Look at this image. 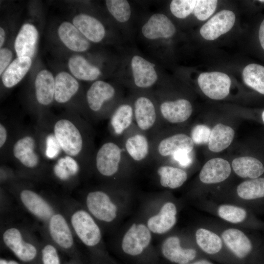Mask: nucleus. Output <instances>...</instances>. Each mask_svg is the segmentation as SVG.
<instances>
[{"label": "nucleus", "mask_w": 264, "mask_h": 264, "mask_svg": "<svg viewBox=\"0 0 264 264\" xmlns=\"http://www.w3.org/2000/svg\"><path fill=\"white\" fill-rule=\"evenodd\" d=\"M222 238L227 247L239 258H243L251 251L250 241L239 229L230 228L225 230L222 234Z\"/></svg>", "instance_id": "nucleus-27"}, {"label": "nucleus", "mask_w": 264, "mask_h": 264, "mask_svg": "<svg viewBox=\"0 0 264 264\" xmlns=\"http://www.w3.org/2000/svg\"><path fill=\"white\" fill-rule=\"evenodd\" d=\"M238 195L242 198L252 200L264 197V177L246 180L237 187Z\"/></svg>", "instance_id": "nucleus-36"}, {"label": "nucleus", "mask_w": 264, "mask_h": 264, "mask_svg": "<svg viewBox=\"0 0 264 264\" xmlns=\"http://www.w3.org/2000/svg\"><path fill=\"white\" fill-rule=\"evenodd\" d=\"M245 84L258 93L264 95V66L256 63L247 65L242 71Z\"/></svg>", "instance_id": "nucleus-34"}, {"label": "nucleus", "mask_w": 264, "mask_h": 264, "mask_svg": "<svg viewBox=\"0 0 264 264\" xmlns=\"http://www.w3.org/2000/svg\"><path fill=\"white\" fill-rule=\"evenodd\" d=\"M130 192L129 184H105L86 191L80 202L102 228L108 227L119 219L122 209L119 202Z\"/></svg>", "instance_id": "nucleus-4"}, {"label": "nucleus", "mask_w": 264, "mask_h": 264, "mask_svg": "<svg viewBox=\"0 0 264 264\" xmlns=\"http://www.w3.org/2000/svg\"><path fill=\"white\" fill-rule=\"evenodd\" d=\"M121 142L135 169L153 163L151 140L135 125L126 133Z\"/></svg>", "instance_id": "nucleus-11"}, {"label": "nucleus", "mask_w": 264, "mask_h": 264, "mask_svg": "<svg viewBox=\"0 0 264 264\" xmlns=\"http://www.w3.org/2000/svg\"><path fill=\"white\" fill-rule=\"evenodd\" d=\"M178 163L182 167H189L193 162L192 152H181L175 154L170 159Z\"/></svg>", "instance_id": "nucleus-43"}, {"label": "nucleus", "mask_w": 264, "mask_h": 264, "mask_svg": "<svg viewBox=\"0 0 264 264\" xmlns=\"http://www.w3.org/2000/svg\"><path fill=\"white\" fill-rule=\"evenodd\" d=\"M106 3L109 11L118 22L128 21L131 16L130 5L126 0H107Z\"/></svg>", "instance_id": "nucleus-38"}, {"label": "nucleus", "mask_w": 264, "mask_h": 264, "mask_svg": "<svg viewBox=\"0 0 264 264\" xmlns=\"http://www.w3.org/2000/svg\"><path fill=\"white\" fill-rule=\"evenodd\" d=\"M10 191L28 213L44 224L59 207L56 204L24 184L13 183Z\"/></svg>", "instance_id": "nucleus-7"}, {"label": "nucleus", "mask_w": 264, "mask_h": 264, "mask_svg": "<svg viewBox=\"0 0 264 264\" xmlns=\"http://www.w3.org/2000/svg\"><path fill=\"white\" fill-rule=\"evenodd\" d=\"M12 154L24 173L34 175L41 172V153L37 138L33 134L27 132L19 136L12 145Z\"/></svg>", "instance_id": "nucleus-9"}, {"label": "nucleus", "mask_w": 264, "mask_h": 264, "mask_svg": "<svg viewBox=\"0 0 264 264\" xmlns=\"http://www.w3.org/2000/svg\"><path fill=\"white\" fill-rule=\"evenodd\" d=\"M61 204L75 237L88 249L90 261L110 260L104 247L102 227L82 203L66 199Z\"/></svg>", "instance_id": "nucleus-2"}, {"label": "nucleus", "mask_w": 264, "mask_h": 264, "mask_svg": "<svg viewBox=\"0 0 264 264\" xmlns=\"http://www.w3.org/2000/svg\"><path fill=\"white\" fill-rule=\"evenodd\" d=\"M155 173L159 185L175 189L181 187L187 180V172L182 168L167 163L156 164Z\"/></svg>", "instance_id": "nucleus-24"}, {"label": "nucleus", "mask_w": 264, "mask_h": 264, "mask_svg": "<svg viewBox=\"0 0 264 264\" xmlns=\"http://www.w3.org/2000/svg\"><path fill=\"white\" fill-rule=\"evenodd\" d=\"M35 95L37 102L43 106L50 105L54 99L55 79L47 70L41 71L35 81Z\"/></svg>", "instance_id": "nucleus-28"}, {"label": "nucleus", "mask_w": 264, "mask_h": 264, "mask_svg": "<svg viewBox=\"0 0 264 264\" xmlns=\"http://www.w3.org/2000/svg\"><path fill=\"white\" fill-rule=\"evenodd\" d=\"M73 23L80 32L90 41L98 43L105 36V30L103 24L89 15L79 14L73 18Z\"/></svg>", "instance_id": "nucleus-25"}, {"label": "nucleus", "mask_w": 264, "mask_h": 264, "mask_svg": "<svg viewBox=\"0 0 264 264\" xmlns=\"http://www.w3.org/2000/svg\"><path fill=\"white\" fill-rule=\"evenodd\" d=\"M176 32V28L170 20L165 15H153L142 28L143 35L151 40L169 38Z\"/></svg>", "instance_id": "nucleus-20"}, {"label": "nucleus", "mask_w": 264, "mask_h": 264, "mask_svg": "<svg viewBox=\"0 0 264 264\" xmlns=\"http://www.w3.org/2000/svg\"><path fill=\"white\" fill-rule=\"evenodd\" d=\"M176 214V205L172 202L166 201L148 216L145 222L152 234H164L175 225Z\"/></svg>", "instance_id": "nucleus-16"}, {"label": "nucleus", "mask_w": 264, "mask_h": 264, "mask_svg": "<svg viewBox=\"0 0 264 264\" xmlns=\"http://www.w3.org/2000/svg\"><path fill=\"white\" fill-rule=\"evenodd\" d=\"M13 54L12 51L8 48H1L0 50V74L9 65V63L12 58Z\"/></svg>", "instance_id": "nucleus-44"}, {"label": "nucleus", "mask_w": 264, "mask_h": 264, "mask_svg": "<svg viewBox=\"0 0 264 264\" xmlns=\"http://www.w3.org/2000/svg\"><path fill=\"white\" fill-rule=\"evenodd\" d=\"M163 256L171 262L177 264H188L196 256V251L193 248H182L178 237L170 236L165 239L161 245Z\"/></svg>", "instance_id": "nucleus-19"}, {"label": "nucleus", "mask_w": 264, "mask_h": 264, "mask_svg": "<svg viewBox=\"0 0 264 264\" xmlns=\"http://www.w3.org/2000/svg\"><path fill=\"white\" fill-rule=\"evenodd\" d=\"M231 171L230 165L228 161L221 158H214L204 165L199 173V177L204 183H217L226 179Z\"/></svg>", "instance_id": "nucleus-22"}, {"label": "nucleus", "mask_w": 264, "mask_h": 264, "mask_svg": "<svg viewBox=\"0 0 264 264\" xmlns=\"http://www.w3.org/2000/svg\"><path fill=\"white\" fill-rule=\"evenodd\" d=\"M38 264H62L58 248L42 235Z\"/></svg>", "instance_id": "nucleus-37"}, {"label": "nucleus", "mask_w": 264, "mask_h": 264, "mask_svg": "<svg viewBox=\"0 0 264 264\" xmlns=\"http://www.w3.org/2000/svg\"><path fill=\"white\" fill-rule=\"evenodd\" d=\"M5 32L2 27L0 28V46L1 47L5 39Z\"/></svg>", "instance_id": "nucleus-49"}, {"label": "nucleus", "mask_w": 264, "mask_h": 264, "mask_svg": "<svg viewBox=\"0 0 264 264\" xmlns=\"http://www.w3.org/2000/svg\"><path fill=\"white\" fill-rule=\"evenodd\" d=\"M257 37L261 50L264 52V18L261 21L259 25Z\"/></svg>", "instance_id": "nucleus-45"}, {"label": "nucleus", "mask_w": 264, "mask_h": 264, "mask_svg": "<svg viewBox=\"0 0 264 264\" xmlns=\"http://www.w3.org/2000/svg\"><path fill=\"white\" fill-rule=\"evenodd\" d=\"M68 65L72 74L78 79L91 81L96 79L101 74L97 67L91 65L80 56L70 58Z\"/></svg>", "instance_id": "nucleus-33"}, {"label": "nucleus", "mask_w": 264, "mask_h": 264, "mask_svg": "<svg viewBox=\"0 0 264 264\" xmlns=\"http://www.w3.org/2000/svg\"><path fill=\"white\" fill-rule=\"evenodd\" d=\"M235 19V15L232 11L221 10L201 26L200 34L205 40H214L231 29Z\"/></svg>", "instance_id": "nucleus-18"}, {"label": "nucleus", "mask_w": 264, "mask_h": 264, "mask_svg": "<svg viewBox=\"0 0 264 264\" xmlns=\"http://www.w3.org/2000/svg\"><path fill=\"white\" fill-rule=\"evenodd\" d=\"M8 131L6 126L2 123L0 124V148L2 149L8 139Z\"/></svg>", "instance_id": "nucleus-46"}, {"label": "nucleus", "mask_w": 264, "mask_h": 264, "mask_svg": "<svg viewBox=\"0 0 264 264\" xmlns=\"http://www.w3.org/2000/svg\"><path fill=\"white\" fill-rule=\"evenodd\" d=\"M218 0H197L193 11L194 15L200 21H205L215 12Z\"/></svg>", "instance_id": "nucleus-41"}, {"label": "nucleus", "mask_w": 264, "mask_h": 264, "mask_svg": "<svg viewBox=\"0 0 264 264\" xmlns=\"http://www.w3.org/2000/svg\"><path fill=\"white\" fill-rule=\"evenodd\" d=\"M38 38V32L32 24L25 23L19 31L16 38L14 47L18 57L34 56Z\"/></svg>", "instance_id": "nucleus-23"}, {"label": "nucleus", "mask_w": 264, "mask_h": 264, "mask_svg": "<svg viewBox=\"0 0 264 264\" xmlns=\"http://www.w3.org/2000/svg\"><path fill=\"white\" fill-rule=\"evenodd\" d=\"M109 119L110 137L121 141L126 133L134 125L133 105L129 103L119 104Z\"/></svg>", "instance_id": "nucleus-17"}, {"label": "nucleus", "mask_w": 264, "mask_h": 264, "mask_svg": "<svg viewBox=\"0 0 264 264\" xmlns=\"http://www.w3.org/2000/svg\"><path fill=\"white\" fill-rule=\"evenodd\" d=\"M41 234L69 258L83 259L75 242L76 237L61 204L43 225Z\"/></svg>", "instance_id": "nucleus-6"}, {"label": "nucleus", "mask_w": 264, "mask_h": 264, "mask_svg": "<svg viewBox=\"0 0 264 264\" xmlns=\"http://www.w3.org/2000/svg\"><path fill=\"white\" fill-rule=\"evenodd\" d=\"M158 108L163 129L167 124H180L185 122L193 112L191 103L184 98L163 101Z\"/></svg>", "instance_id": "nucleus-15"}, {"label": "nucleus", "mask_w": 264, "mask_h": 264, "mask_svg": "<svg viewBox=\"0 0 264 264\" xmlns=\"http://www.w3.org/2000/svg\"><path fill=\"white\" fill-rule=\"evenodd\" d=\"M196 0H173L170 3V10L176 18L184 19L193 12Z\"/></svg>", "instance_id": "nucleus-40"}, {"label": "nucleus", "mask_w": 264, "mask_h": 264, "mask_svg": "<svg viewBox=\"0 0 264 264\" xmlns=\"http://www.w3.org/2000/svg\"><path fill=\"white\" fill-rule=\"evenodd\" d=\"M32 64L31 59L28 57L16 58L6 68L2 76L4 86L11 88L16 85L26 74Z\"/></svg>", "instance_id": "nucleus-31"}, {"label": "nucleus", "mask_w": 264, "mask_h": 264, "mask_svg": "<svg viewBox=\"0 0 264 264\" xmlns=\"http://www.w3.org/2000/svg\"><path fill=\"white\" fill-rule=\"evenodd\" d=\"M89 264H91L89 263Z\"/></svg>", "instance_id": "nucleus-51"}, {"label": "nucleus", "mask_w": 264, "mask_h": 264, "mask_svg": "<svg viewBox=\"0 0 264 264\" xmlns=\"http://www.w3.org/2000/svg\"><path fill=\"white\" fill-rule=\"evenodd\" d=\"M135 85L138 88H147L154 85L157 80L155 65L138 55L134 56L131 62Z\"/></svg>", "instance_id": "nucleus-21"}, {"label": "nucleus", "mask_w": 264, "mask_h": 264, "mask_svg": "<svg viewBox=\"0 0 264 264\" xmlns=\"http://www.w3.org/2000/svg\"><path fill=\"white\" fill-rule=\"evenodd\" d=\"M211 130L206 125L198 124L191 130L190 136L194 144L208 143Z\"/></svg>", "instance_id": "nucleus-42"}, {"label": "nucleus", "mask_w": 264, "mask_h": 264, "mask_svg": "<svg viewBox=\"0 0 264 264\" xmlns=\"http://www.w3.org/2000/svg\"><path fill=\"white\" fill-rule=\"evenodd\" d=\"M91 170L105 184H129L135 168L121 142L110 137L95 151Z\"/></svg>", "instance_id": "nucleus-3"}, {"label": "nucleus", "mask_w": 264, "mask_h": 264, "mask_svg": "<svg viewBox=\"0 0 264 264\" xmlns=\"http://www.w3.org/2000/svg\"><path fill=\"white\" fill-rule=\"evenodd\" d=\"M196 239L198 246L209 254L219 252L222 247V241L220 237L207 229L199 228L197 230Z\"/></svg>", "instance_id": "nucleus-35"}, {"label": "nucleus", "mask_w": 264, "mask_h": 264, "mask_svg": "<svg viewBox=\"0 0 264 264\" xmlns=\"http://www.w3.org/2000/svg\"><path fill=\"white\" fill-rule=\"evenodd\" d=\"M235 173L239 176L251 179L260 177L264 173V164L259 158L252 156L236 158L232 162Z\"/></svg>", "instance_id": "nucleus-29"}, {"label": "nucleus", "mask_w": 264, "mask_h": 264, "mask_svg": "<svg viewBox=\"0 0 264 264\" xmlns=\"http://www.w3.org/2000/svg\"><path fill=\"white\" fill-rule=\"evenodd\" d=\"M198 83L206 96L213 100H221L229 93L231 81L226 74L215 71L201 73Z\"/></svg>", "instance_id": "nucleus-14"}, {"label": "nucleus", "mask_w": 264, "mask_h": 264, "mask_svg": "<svg viewBox=\"0 0 264 264\" xmlns=\"http://www.w3.org/2000/svg\"><path fill=\"white\" fill-rule=\"evenodd\" d=\"M116 96L115 88L103 81L94 82L88 89L86 100L91 112L90 121H99L109 118L105 109L108 103L112 101Z\"/></svg>", "instance_id": "nucleus-13"}, {"label": "nucleus", "mask_w": 264, "mask_h": 264, "mask_svg": "<svg viewBox=\"0 0 264 264\" xmlns=\"http://www.w3.org/2000/svg\"><path fill=\"white\" fill-rule=\"evenodd\" d=\"M79 88L78 81L66 72H61L55 79L54 100L63 104L69 101Z\"/></svg>", "instance_id": "nucleus-30"}, {"label": "nucleus", "mask_w": 264, "mask_h": 264, "mask_svg": "<svg viewBox=\"0 0 264 264\" xmlns=\"http://www.w3.org/2000/svg\"><path fill=\"white\" fill-rule=\"evenodd\" d=\"M4 246L24 264H38L41 242L33 232L20 224H7L1 231Z\"/></svg>", "instance_id": "nucleus-5"}, {"label": "nucleus", "mask_w": 264, "mask_h": 264, "mask_svg": "<svg viewBox=\"0 0 264 264\" xmlns=\"http://www.w3.org/2000/svg\"><path fill=\"white\" fill-rule=\"evenodd\" d=\"M152 234L145 222L132 223L122 237L120 247L122 252L130 257L141 256L150 246Z\"/></svg>", "instance_id": "nucleus-12"}, {"label": "nucleus", "mask_w": 264, "mask_h": 264, "mask_svg": "<svg viewBox=\"0 0 264 264\" xmlns=\"http://www.w3.org/2000/svg\"><path fill=\"white\" fill-rule=\"evenodd\" d=\"M189 264H213L211 262L204 260H199Z\"/></svg>", "instance_id": "nucleus-50"}, {"label": "nucleus", "mask_w": 264, "mask_h": 264, "mask_svg": "<svg viewBox=\"0 0 264 264\" xmlns=\"http://www.w3.org/2000/svg\"><path fill=\"white\" fill-rule=\"evenodd\" d=\"M132 105L135 126L151 140L163 129L158 108L145 95L135 98Z\"/></svg>", "instance_id": "nucleus-10"}, {"label": "nucleus", "mask_w": 264, "mask_h": 264, "mask_svg": "<svg viewBox=\"0 0 264 264\" xmlns=\"http://www.w3.org/2000/svg\"><path fill=\"white\" fill-rule=\"evenodd\" d=\"M0 264H24L19 261L0 258Z\"/></svg>", "instance_id": "nucleus-47"}, {"label": "nucleus", "mask_w": 264, "mask_h": 264, "mask_svg": "<svg viewBox=\"0 0 264 264\" xmlns=\"http://www.w3.org/2000/svg\"><path fill=\"white\" fill-rule=\"evenodd\" d=\"M194 147V143L190 135L183 132L168 134L163 129L151 139L153 163H165L175 154L192 152Z\"/></svg>", "instance_id": "nucleus-8"}, {"label": "nucleus", "mask_w": 264, "mask_h": 264, "mask_svg": "<svg viewBox=\"0 0 264 264\" xmlns=\"http://www.w3.org/2000/svg\"><path fill=\"white\" fill-rule=\"evenodd\" d=\"M87 119L64 117L55 119L52 134L61 149L84 169L91 170L95 153L94 132Z\"/></svg>", "instance_id": "nucleus-1"}, {"label": "nucleus", "mask_w": 264, "mask_h": 264, "mask_svg": "<svg viewBox=\"0 0 264 264\" xmlns=\"http://www.w3.org/2000/svg\"><path fill=\"white\" fill-rule=\"evenodd\" d=\"M235 135L234 130L229 126L221 123L215 125L211 130L209 149L213 152H220L231 144Z\"/></svg>", "instance_id": "nucleus-32"}, {"label": "nucleus", "mask_w": 264, "mask_h": 264, "mask_svg": "<svg viewBox=\"0 0 264 264\" xmlns=\"http://www.w3.org/2000/svg\"><path fill=\"white\" fill-rule=\"evenodd\" d=\"M58 33L62 42L71 50L82 52L89 47V43L84 36L70 22H63L58 28Z\"/></svg>", "instance_id": "nucleus-26"}, {"label": "nucleus", "mask_w": 264, "mask_h": 264, "mask_svg": "<svg viewBox=\"0 0 264 264\" xmlns=\"http://www.w3.org/2000/svg\"><path fill=\"white\" fill-rule=\"evenodd\" d=\"M65 264H84L83 260L80 258H69Z\"/></svg>", "instance_id": "nucleus-48"}, {"label": "nucleus", "mask_w": 264, "mask_h": 264, "mask_svg": "<svg viewBox=\"0 0 264 264\" xmlns=\"http://www.w3.org/2000/svg\"><path fill=\"white\" fill-rule=\"evenodd\" d=\"M218 212L221 218L233 223L242 222L246 217V212L243 208L231 205H220Z\"/></svg>", "instance_id": "nucleus-39"}]
</instances>
